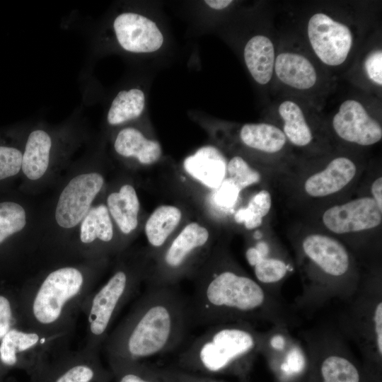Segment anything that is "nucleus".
Here are the masks:
<instances>
[{
    "label": "nucleus",
    "mask_w": 382,
    "mask_h": 382,
    "mask_svg": "<svg viewBox=\"0 0 382 382\" xmlns=\"http://www.w3.org/2000/svg\"><path fill=\"white\" fill-rule=\"evenodd\" d=\"M189 302L192 324L245 321L291 329L300 322L282 296L221 256L212 257L201 269Z\"/></svg>",
    "instance_id": "nucleus-1"
},
{
    "label": "nucleus",
    "mask_w": 382,
    "mask_h": 382,
    "mask_svg": "<svg viewBox=\"0 0 382 382\" xmlns=\"http://www.w3.org/2000/svg\"><path fill=\"white\" fill-rule=\"evenodd\" d=\"M192 324L189 299L175 285L149 284L102 347L108 362L141 361L175 350Z\"/></svg>",
    "instance_id": "nucleus-2"
},
{
    "label": "nucleus",
    "mask_w": 382,
    "mask_h": 382,
    "mask_svg": "<svg viewBox=\"0 0 382 382\" xmlns=\"http://www.w3.org/2000/svg\"><path fill=\"white\" fill-rule=\"evenodd\" d=\"M103 265L62 266L25 284L18 289L24 328L50 335L73 333Z\"/></svg>",
    "instance_id": "nucleus-3"
},
{
    "label": "nucleus",
    "mask_w": 382,
    "mask_h": 382,
    "mask_svg": "<svg viewBox=\"0 0 382 382\" xmlns=\"http://www.w3.org/2000/svg\"><path fill=\"white\" fill-rule=\"evenodd\" d=\"M303 289L296 310L312 314L334 301L342 303L354 294L361 281L352 257L338 240L320 233L306 236L300 246Z\"/></svg>",
    "instance_id": "nucleus-4"
},
{
    "label": "nucleus",
    "mask_w": 382,
    "mask_h": 382,
    "mask_svg": "<svg viewBox=\"0 0 382 382\" xmlns=\"http://www.w3.org/2000/svg\"><path fill=\"white\" fill-rule=\"evenodd\" d=\"M263 331L245 321L208 326L180 354V365L207 374L243 371L260 353Z\"/></svg>",
    "instance_id": "nucleus-5"
},
{
    "label": "nucleus",
    "mask_w": 382,
    "mask_h": 382,
    "mask_svg": "<svg viewBox=\"0 0 382 382\" xmlns=\"http://www.w3.org/2000/svg\"><path fill=\"white\" fill-rule=\"evenodd\" d=\"M149 273L141 263H121L103 286L86 297L81 307L86 319L84 347L100 350L114 320Z\"/></svg>",
    "instance_id": "nucleus-6"
},
{
    "label": "nucleus",
    "mask_w": 382,
    "mask_h": 382,
    "mask_svg": "<svg viewBox=\"0 0 382 382\" xmlns=\"http://www.w3.org/2000/svg\"><path fill=\"white\" fill-rule=\"evenodd\" d=\"M335 324L346 340L371 363L382 359V286L379 279H361Z\"/></svg>",
    "instance_id": "nucleus-7"
},
{
    "label": "nucleus",
    "mask_w": 382,
    "mask_h": 382,
    "mask_svg": "<svg viewBox=\"0 0 382 382\" xmlns=\"http://www.w3.org/2000/svg\"><path fill=\"white\" fill-rule=\"evenodd\" d=\"M300 336L306 359L318 364L320 382H361L351 344L335 324L315 326Z\"/></svg>",
    "instance_id": "nucleus-8"
},
{
    "label": "nucleus",
    "mask_w": 382,
    "mask_h": 382,
    "mask_svg": "<svg viewBox=\"0 0 382 382\" xmlns=\"http://www.w3.org/2000/svg\"><path fill=\"white\" fill-rule=\"evenodd\" d=\"M208 229L197 221H192L159 252L156 262L150 271V285L173 286L192 272L204 258L209 246Z\"/></svg>",
    "instance_id": "nucleus-9"
},
{
    "label": "nucleus",
    "mask_w": 382,
    "mask_h": 382,
    "mask_svg": "<svg viewBox=\"0 0 382 382\" xmlns=\"http://www.w3.org/2000/svg\"><path fill=\"white\" fill-rule=\"evenodd\" d=\"M71 335L15 328L0 341V369L6 374L11 370H23L30 376L52 354L68 348Z\"/></svg>",
    "instance_id": "nucleus-10"
},
{
    "label": "nucleus",
    "mask_w": 382,
    "mask_h": 382,
    "mask_svg": "<svg viewBox=\"0 0 382 382\" xmlns=\"http://www.w3.org/2000/svg\"><path fill=\"white\" fill-rule=\"evenodd\" d=\"M99 352L84 347L62 349L38 367L30 382H109L112 374L103 366Z\"/></svg>",
    "instance_id": "nucleus-11"
},
{
    "label": "nucleus",
    "mask_w": 382,
    "mask_h": 382,
    "mask_svg": "<svg viewBox=\"0 0 382 382\" xmlns=\"http://www.w3.org/2000/svg\"><path fill=\"white\" fill-rule=\"evenodd\" d=\"M307 36L316 57L329 66L344 64L353 47L354 35L351 28L323 12L310 17Z\"/></svg>",
    "instance_id": "nucleus-12"
},
{
    "label": "nucleus",
    "mask_w": 382,
    "mask_h": 382,
    "mask_svg": "<svg viewBox=\"0 0 382 382\" xmlns=\"http://www.w3.org/2000/svg\"><path fill=\"white\" fill-rule=\"evenodd\" d=\"M104 184L103 175L96 172L85 173L74 177L64 187L55 209V220L63 228L77 226Z\"/></svg>",
    "instance_id": "nucleus-13"
},
{
    "label": "nucleus",
    "mask_w": 382,
    "mask_h": 382,
    "mask_svg": "<svg viewBox=\"0 0 382 382\" xmlns=\"http://www.w3.org/2000/svg\"><path fill=\"white\" fill-rule=\"evenodd\" d=\"M322 221L328 229L336 234L361 232L381 224L382 209L372 197H364L328 208Z\"/></svg>",
    "instance_id": "nucleus-14"
},
{
    "label": "nucleus",
    "mask_w": 382,
    "mask_h": 382,
    "mask_svg": "<svg viewBox=\"0 0 382 382\" xmlns=\"http://www.w3.org/2000/svg\"><path fill=\"white\" fill-rule=\"evenodd\" d=\"M332 125L336 134L349 143L370 146L382 138L380 122L355 99H347L340 104L332 117Z\"/></svg>",
    "instance_id": "nucleus-15"
},
{
    "label": "nucleus",
    "mask_w": 382,
    "mask_h": 382,
    "mask_svg": "<svg viewBox=\"0 0 382 382\" xmlns=\"http://www.w3.org/2000/svg\"><path fill=\"white\" fill-rule=\"evenodd\" d=\"M112 28L118 44L129 52L152 53L163 44V35L158 25L138 13H121L114 19Z\"/></svg>",
    "instance_id": "nucleus-16"
},
{
    "label": "nucleus",
    "mask_w": 382,
    "mask_h": 382,
    "mask_svg": "<svg viewBox=\"0 0 382 382\" xmlns=\"http://www.w3.org/2000/svg\"><path fill=\"white\" fill-rule=\"evenodd\" d=\"M260 353L274 361H279V368L285 374L299 373L306 363L301 342L286 327L272 325L263 331Z\"/></svg>",
    "instance_id": "nucleus-17"
},
{
    "label": "nucleus",
    "mask_w": 382,
    "mask_h": 382,
    "mask_svg": "<svg viewBox=\"0 0 382 382\" xmlns=\"http://www.w3.org/2000/svg\"><path fill=\"white\" fill-rule=\"evenodd\" d=\"M227 163L219 149L208 145L187 156L183 167L192 178L209 189L216 190L226 179Z\"/></svg>",
    "instance_id": "nucleus-18"
},
{
    "label": "nucleus",
    "mask_w": 382,
    "mask_h": 382,
    "mask_svg": "<svg viewBox=\"0 0 382 382\" xmlns=\"http://www.w3.org/2000/svg\"><path fill=\"white\" fill-rule=\"evenodd\" d=\"M357 166L349 158L332 159L323 170L314 173L304 183V190L313 197L333 195L346 187L354 178Z\"/></svg>",
    "instance_id": "nucleus-19"
},
{
    "label": "nucleus",
    "mask_w": 382,
    "mask_h": 382,
    "mask_svg": "<svg viewBox=\"0 0 382 382\" xmlns=\"http://www.w3.org/2000/svg\"><path fill=\"white\" fill-rule=\"evenodd\" d=\"M274 72L284 85L305 91L318 81V73L313 63L304 55L294 52H282L275 57Z\"/></svg>",
    "instance_id": "nucleus-20"
},
{
    "label": "nucleus",
    "mask_w": 382,
    "mask_h": 382,
    "mask_svg": "<svg viewBox=\"0 0 382 382\" xmlns=\"http://www.w3.org/2000/svg\"><path fill=\"white\" fill-rule=\"evenodd\" d=\"M114 149L120 156L134 158L144 166L157 163L163 152L158 141L146 137L140 130L134 127H125L117 133Z\"/></svg>",
    "instance_id": "nucleus-21"
},
{
    "label": "nucleus",
    "mask_w": 382,
    "mask_h": 382,
    "mask_svg": "<svg viewBox=\"0 0 382 382\" xmlns=\"http://www.w3.org/2000/svg\"><path fill=\"white\" fill-rule=\"evenodd\" d=\"M245 66L255 82L268 83L274 73L275 52L272 41L266 35H256L250 38L243 49Z\"/></svg>",
    "instance_id": "nucleus-22"
},
{
    "label": "nucleus",
    "mask_w": 382,
    "mask_h": 382,
    "mask_svg": "<svg viewBox=\"0 0 382 382\" xmlns=\"http://www.w3.org/2000/svg\"><path fill=\"white\" fill-rule=\"evenodd\" d=\"M182 217L181 209L171 204L158 206L148 217L144 225V233L152 255L155 257L168 242Z\"/></svg>",
    "instance_id": "nucleus-23"
},
{
    "label": "nucleus",
    "mask_w": 382,
    "mask_h": 382,
    "mask_svg": "<svg viewBox=\"0 0 382 382\" xmlns=\"http://www.w3.org/2000/svg\"><path fill=\"white\" fill-rule=\"evenodd\" d=\"M107 208L110 216L124 235H129L138 226L140 203L134 187L122 185L107 198Z\"/></svg>",
    "instance_id": "nucleus-24"
},
{
    "label": "nucleus",
    "mask_w": 382,
    "mask_h": 382,
    "mask_svg": "<svg viewBox=\"0 0 382 382\" xmlns=\"http://www.w3.org/2000/svg\"><path fill=\"white\" fill-rule=\"evenodd\" d=\"M52 145V139L45 130L37 129L29 134L21 165V169L28 179L38 180L46 173Z\"/></svg>",
    "instance_id": "nucleus-25"
},
{
    "label": "nucleus",
    "mask_w": 382,
    "mask_h": 382,
    "mask_svg": "<svg viewBox=\"0 0 382 382\" xmlns=\"http://www.w3.org/2000/svg\"><path fill=\"white\" fill-rule=\"evenodd\" d=\"M239 138L248 148L266 154L280 151L286 143L283 131L266 122L244 124L240 129Z\"/></svg>",
    "instance_id": "nucleus-26"
},
{
    "label": "nucleus",
    "mask_w": 382,
    "mask_h": 382,
    "mask_svg": "<svg viewBox=\"0 0 382 382\" xmlns=\"http://www.w3.org/2000/svg\"><path fill=\"white\" fill-rule=\"evenodd\" d=\"M113 237V224L107 206L100 204L90 209L81 224V243L84 246L92 245L96 242L109 244Z\"/></svg>",
    "instance_id": "nucleus-27"
},
{
    "label": "nucleus",
    "mask_w": 382,
    "mask_h": 382,
    "mask_svg": "<svg viewBox=\"0 0 382 382\" xmlns=\"http://www.w3.org/2000/svg\"><path fill=\"white\" fill-rule=\"evenodd\" d=\"M278 112L283 124V132L290 143L299 147L311 144L313 134L300 105L291 100L282 101Z\"/></svg>",
    "instance_id": "nucleus-28"
},
{
    "label": "nucleus",
    "mask_w": 382,
    "mask_h": 382,
    "mask_svg": "<svg viewBox=\"0 0 382 382\" xmlns=\"http://www.w3.org/2000/svg\"><path fill=\"white\" fill-rule=\"evenodd\" d=\"M146 105L144 92L138 88L122 90L113 98L107 114V121L120 125L140 117Z\"/></svg>",
    "instance_id": "nucleus-29"
},
{
    "label": "nucleus",
    "mask_w": 382,
    "mask_h": 382,
    "mask_svg": "<svg viewBox=\"0 0 382 382\" xmlns=\"http://www.w3.org/2000/svg\"><path fill=\"white\" fill-rule=\"evenodd\" d=\"M24 327L18 289L0 284V341L12 329Z\"/></svg>",
    "instance_id": "nucleus-30"
},
{
    "label": "nucleus",
    "mask_w": 382,
    "mask_h": 382,
    "mask_svg": "<svg viewBox=\"0 0 382 382\" xmlns=\"http://www.w3.org/2000/svg\"><path fill=\"white\" fill-rule=\"evenodd\" d=\"M271 206L270 192L262 190L250 198L246 207L236 212L234 219L248 230L255 229L262 224L263 217L269 213Z\"/></svg>",
    "instance_id": "nucleus-31"
},
{
    "label": "nucleus",
    "mask_w": 382,
    "mask_h": 382,
    "mask_svg": "<svg viewBox=\"0 0 382 382\" xmlns=\"http://www.w3.org/2000/svg\"><path fill=\"white\" fill-rule=\"evenodd\" d=\"M110 371L117 382H161L158 374L141 361H110Z\"/></svg>",
    "instance_id": "nucleus-32"
},
{
    "label": "nucleus",
    "mask_w": 382,
    "mask_h": 382,
    "mask_svg": "<svg viewBox=\"0 0 382 382\" xmlns=\"http://www.w3.org/2000/svg\"><path fill=\"white\" fill-rule=\"evenodd\" d=\"M25 224L26 214L21 205L13 202H0V245L20 232Z\"/></svg>",
    "instance_id": "nucleus-33"
},
{
    "label": "nucleus",
    "mask_w": 382,
    "mask_h": 382,
    "mask_svg": "<svg viewBox=\"0 0 382 382\" xmlns=\"http://www.w3.org/2000/svg\"><path fill=\"white\" fill-rule=\"evenodd\" d=\"M227 175L241 190L259 183L261 175L240 156H233L227 163Z\"/></svg>",
    "instance_id": "nucleus-34"
},
{
    "label": "nucleus",
    "mask_w": 382,
    "mask_h": 382,
    "mask_svg": "<svg viewBox=\"0 0 382 382\" xmlns=\"http://www.w3.org/2000/svg\"><path fill=\"white\" fill-rule=\"evenodd\" d=\"M22 152L14 147L0 146V180L18 174L21 169Z\"/></svg>",
    "instance_id": "nucleus-35"
},
{
    "label": "nucleus",
    "mask_w": 382,
    "mask_h": 382,
    "mask_svg": "<svg viewBox=\"0 0 382 382\" xmlns=\"http://www.w3.org/2000/svg\"><path fill=\"white\" fill-rule=\"evenodd\" d=\"M364 70L369 80L376 85L382 86V50H371L364 61Z\"/></svg>",
    "instance_id": "nucleus-36"
},
{
    "label": "nucleus",
    "mask_w": 382,
    "mask_h": 382,
    "mask_svg": "<svg viewBox=\"0 0 382 382\" xmlns=\"http://www.w3.org/2000/svg\"><path fill=\"white\" fill-rule=\"evenodd\" d=\"M215 194V202L222 207H231L236 202L241 190L229 178L225 179Z\"/></svg>",
    "instance_id": "nucleus-37"
},
{
    "label": "nucleus",
    "mask_w": 382,
    "mask_h": 382,
    "mask_svg": "<svg viewBox=\"0 0 382 382\" xmlns=\"http://www.w3.org/2000/svg\"><path fill=\"white\" fill-rule=\"evenodd\" d=\"M371 194L380 209H382V178H376L371 185Z\"/></svg>",
    "instance_id": "nucleus-38"
},
{
    "label": "nucleus",
    "mask_w": 382,
    "mask_h": 382,
    "mask_svg": "<svg viewBox=\"0 0 382 382\" xmlns=\"http://www.w3.org/2000/svg\"><path fill=\"white\" fill-rule=\"evenodd\" d=\"M209 8L215 10H222L228 7L232 0H206L204 1Z\"/></svg>",
    "instance_id": "nucleus-39"
},
{
    "label": "nucleus",
    "mask_w": 382,
    "mask_h": 382,
    "mask_svg": "<svg viewBox=\"0 0 382 382\" xmlns=\"http://www.w3.org/2000/svg\"><path fill=\"white\" fill-rule=\"evenodd\" d=\"M170 378L173 382H216L213 381L202 380L201 378H192L191 376L180 374H172Z\"/></svg>",
    "instance_id": "nucleus-40"
},
{
    "label": "nucleus",
    "mask_w": 382,
    "mask_h": 382,
    "mask_svg": "<svg viewBox=\"0 0 382 382\" xmlns=\"http://www.w3.org/2000/svg\"><path fill=\"white\" fill-rule=\"evenodd\" d=\"M6 374L3 372L0 369V382H4L5 376Z\"/></svg>",
    "instance_id": "nucleus-41"
}]
</instances>
